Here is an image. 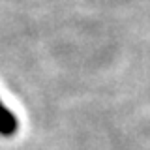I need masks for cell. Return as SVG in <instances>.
Returning a JSON list of instances; mask_svg holds the SVG:
<instances>
[{
	"instance_id": "1",
	"label": "cell",
	"mask_w": 150,
	"mask_h": 150,
	"mask_svg": "<svg viewBox=\"0 0 150 150\" xmlns=\"http://www.w3.org/2000/svg\"><path fill=\"white\" fill-rule=\"evenodd\" d=\"M17 131H19V118L0 100V135L2 137H13Z\"/></svg>"
}]
</instances>
